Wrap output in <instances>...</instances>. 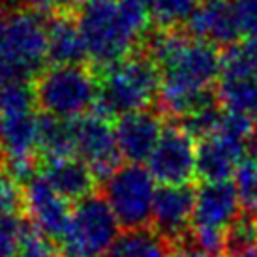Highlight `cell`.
<instances>
[{
	"label": "cell",
	"mask_w": 257,
	"mask_h": 257,
	"mask_svg": "<svg viewBox=\"0 0 257 257\" xmlns=\"http://www.w3.org/2000/svg\"><path fill=\"white\" fill-rule=\"evenodd\" d=\"M147 51L160 66L158 100L169 114L184 118L218 98L212 92L221 73L218 45L193 38L186 30L160 29Z\"/></svg>",
	"instance_id": "6da1fadb"
},
{
	"label": "cell",
	"mask_w": 257,
	"mask_h": 257,
	"mask_svg": "<svg viewBox=\"0 0 257 257\" xmlns=\"http://www.w3.org/2000/svg\"><path fill=\"white\" fill-rule=\"evenodd\" d=\"M47 23L32 8L0 12V86L29 85L42 73L49 60Z\"/></svg>",
	"instance_id": "7a4b0ae2"
},
{
	"label": "cell",
	"mask_w": 257,
	"mask_h": 257,
	"mask_svg": "<svg viewBox=\"0 0 257 257\" xmlns=\"http://www.w3.org/2000/svg\"><path fill=\"white\" fill-rule=\"evenodd\" d=\"M34 88L29 85L0 86L2 137L0 156L6 169L19 184L32 177L40 154V114L34 111Z\"/></svg>",
	"instance_id": "3957f363"
},
{
	"label": "cell",
	"mask_w": 257,
	"mask_h": 257,
	"mask_svg": "<svg viewBox=\"0 0 257 257\" xmlns=\"http://www.w3.org/2000/svg\"><path fill=\"white\" fill-rule=\"evenodd\" d=\"M162 73L149 51L132 53L111 66L100 68L96 111L105 116H122L143 111L160 96Z\"/></svg>",
	"instance_id": "277c9868"
},
{
	"label": "cell",
	"mask_w": 257,
	"mask_h": 257,
	"mask_svg": "<svg viewBox=\"0 0 257 257\" xmlns=\"http://www.w3.org/2000/svg\"><path fill=\"white\" fill-rule=\"evenodd\" d=\"M77 23L85 40L86 57L98 68L126 58L141 42L118 0H83L77 10Z\"/></svg>",
	"instance_id": "5b68a950"
},
{
	"label": "cell",
	"mask_w": 257,
	"mask_h": 257,
	"mask_svg": "<svg viewBox=\"0 0 257 257\" xmlns=\"http://www.w3.org/2000/svg\"><path fill=\"white\" fill-rule=\"evenodd\" d=\"M34 98L43 114L73 120L98 101V75L85 64H53L34 79Z\"/></svg>",
	"instance_id": "8992f818"
},
{
	"label": "cell",
	"mask_w": 257,
	"mask_h": 257,
	"mask_svg": "<svg viewBox=\"0 0 257 257\" xmlns=\"http://www.w3.org/2000/svg\"><path fill=\"white\" fill-rule=\"evenodd\" d=\"M120 236V223L103 195H88L72 208V220L60 242L62 257H101Z\"/></svg>",
	"instance_id": "52a82bcc"
},
{
	"label": "cell",
	"mask_w": 257,
	"mask_h": 257,
	"mask_svg": "<svg viewBox=\"0 0 257 257\" xmlns=\"http://www.w3.org/2000/svg\"><path fill=\"white\" fill-rule=\"evenodd\" d=\"M156 193V179L143 164L120 165L103 182V197L124 231L152 227Z\"/></svg>",
	"instance_id": "ba28073f"
},
{
	"label": "cell",
	"mask_w": 257,
	"mask_h": 257,
	"mask_svg": "<svg viewBox=\"0 0 257 257\" xmlns=\"http://www.w3.org/2000/svg\"><path fill=\"white\" fill-rule=\"evenodd\" d=\"M75 156L81 158L94 177L101 182L113 175L122 162V154L116 145L114 124L100 111H90L72 120Z\"/></svg>",
	"instance_id": "9c48e42d"
},
{
	"label": "cell",
	"mask_w": 257,
	"mask_h": 257,
	"mask_svg": "<svg viewBox=\"0 0 257 257\" xmlns=\"http://www.w3.org/2000/svg\"><path fill=\"white\" fill-rule=\"evenodd\" d=\"M147 167L162 186L190 184L197 177L195 137L182 124L165 126Z\"/></svg>",
	"instance_id": "30bf717a"
},
{
	"label": "cell",
	"mask_w": 257,
	"mask_h": 257,
	"mask_svg": "<svg viewBox=\"0 0 257 257\" xmlns=\"http://www.w3.org/2000/svg\"><path fill=\"white\" fill-rule=\"evenodd\" d=\"M257 150V143L250 137L236 132L220 128L197 145V177L203 182L231 180L236 167L250 156V150Z\"/></svg>",
	"instance_id": "8fae6325"
},
{
	"label": "cell",
	"mask_w": 257,
	"mask_h": 257,
	"mask_svg": "<svg viewBox=\"0 0 257 257\" xmlns=\"http://www.w3.org/2000/svg\"><path fill=\"white\" fill-rule=\"evenodd\" d=\"M21 188L23 208L29 214V221L60 246L72 220L73 207H70V201L64 199L40 171L21 182Z\"/></svg>",
	"instance_id": "7c38bea8"
},
{
	"label": "cell",
	"mask_w": 257,
	"mask_h": 257,
	"mask_svg": "<svg viewBox=\"0 0 257 257\" xmlns=\"http://www.w3.org/2000/svg\"><path fill=\"white\" fill-rule=\"evenodd\" d=\"M240 197L233 180L203 182L195 190V208L190 231H221L229 233L233 221L242 214Z\"/></svg>",
	"instance_id": "4fadbf2b"
},
{
	"label": "cell",
	"mask_w": 257,
	"mask_h": 257,
	"mask_svg": "<svg viewBox=\"0 0 257 257\" xmlns=\"http://www.w3.org/2000/svg\"><path fill=\"white\" fill-rule=\"evenodd\" d=\"M164 128L162 116L149 109L116 116L114 136L122 158L130 164H147Z\"/></svg>",
	"instance_id": "5bb4252c"
},
{
	"label": "cell",
	"mask_w": 257,
	"mask_h": 257,
	"mask_svg": "<svg viewBox=\"0 0 257 257\" xmlns=\"http://www.w3.org/2000/svg\"><path fill=\"white\" fill-rule=\"evenodd\" d=\"M195 208V188L192 184L160 186L154 201L152 229L169 242H177L190 235Z\"/></svg>",
	"instance_id": "9a60e30c"
},
{
	"label": "cell",
	"mask_w": 257,
	"mask_h": 257,
	"mask_svg": "<svg viewBox=\"0 0 257 257\" xmlns=\"http://www.w3.org/2000/svg\"><path fill=\"white\" fill-rule=\"evenodd\" d=\"M186 32L218 47L235 45L242 38L231 0H203L186 21Z\"/></svg>",
	"instance_id": "2e32d148"
},
{
	"label": "cell",
	"mask_w": 257,
	"mask_h": 257,
	"mask_svg": "<svg viewBox=\"0 0 257 257\" xmlns=\"http://www.w3.org/2000/svg\"><path fill=\"white\" fill-rule=\"evenodd\" d=\"M40 173L70 203H77L92 195L94 186L98 182L92 169L77 156L43 160V167Z\"/></svg>",
	"instance_id": "e0dca14e"
},
{
	"label": "cell",
	"mask_w": 257,
	"mask_h": 257,
	"mask_svg": "<svg viewBox=\"0 0 257 257\" xmlns=\"http://www.w3.org/2000/svg\"><path fill=\"white\" fill-rule=\"evenodd\" d=\"M47 36L53 64H83V60L88 58L77 17L72 14L53 15L47 23Z\"/></svg>",
	"instance_id": "ac0fdd59"
},
{
	"label": "cell",
	"mask_w": 257,
	"mask_h": 257,
	"mask_svg": "<svg viewBox=\"0 0 257 257\" xmlns=\"http://www.w3.org/2000/svg\"><path fill=\"white\" fill-rule=\"evenodd\" d=\"M173 244L156 229H126L116 238L109 257H171Z\"/></svg>",
	"instance_id": "d6986e66"
},
{
	"label": "cell",
	"mask_w": 257,
	"mask_h": 257,
	"mask_svg": "<svg viewBox=\"0 0 257 257\" xmlns=\"http://www.w3.org/2000/svg\"><path fill=\"white\" fill-rule=\"evenodd\" d=\"M40 154L43 160L75 156L72 120L40 114Z\"/></svg>",
	"instance_id": "ffe728a7"
},
{
	"label": "cell",
	"mask_w": 257,
	"mask_h": 257,
	"mask_svg": "<svg viewBox=\"0 0 257 257\" xmlns=\"http://www.w3.org/2000/svg\"><path fill=\"white\" fill-rule=\"evenodd\" d=\"M199 0H152V14L160 29H177L186 25Z\"/></svg>",
	"instance_id": "44dd1931"
},
{
	"label": "cell",
	"mask_w": 257,
	"mask_h": 257,
	"mask_svg": "<svg viewBox=\"0 0 257 257\" xmlns=\"http://www.w3.org/2000/svg\"><path fill=\"white\" fill-rule=\"evenodd\" d=\"M29 221L19 212L0 216V257H17L21 253L25 229Z\"/></svg>",
	"instance_id": "7402d4cb"
},
{
	"label": "cell",
	"mask_w": 257,
	"mask_h": 257,
	"mask_svg": "<svg viewBox=\"0 0 257 257\" xmlns=\"http://www.w3.org/2000/svg\"><path fill=\"white\" fill-rule=\"evenodd\" d=\"M233 184L240 197V203L251 210L257 201V158L248 156L236 167L233 175Z\"/></svg>",
	"instance_id": "603a6c76"
},
{
	"label": "cell",
	"mask_w": 257,
	"mask_h": 257,
	"mask_svg": "<svg viewBox=\"0 0 257 257\" xmlns=\"http://www.w3.org/2000/svg\"><path fill=\"white\" fill-rule=\"evenodd\" d=\"M257 246V220L251 212L240 214L227 233V253Z\"/></svg>",
	"instance_id": "cb8c5ba5"
},
{
	"label": "cell",
	"mask_w": 257,
	"mask_h": 257,
	"mask_svg": "<svg viewBox=\"0 0 257 257\" xmlns=\"http://www.w3.org/2000/svg\"><path fill=\"white\" fill-rule=\"evenodd\" d=\"M23 208V188L6 167H0V216L14 214Z\"/></svg>",
	"instance_id": "d4e9b609"
},
{
	"label": "cell",
	"mask_w": 257,
	"mask_h": 257,
	"mask_svg": "<svg viewBox=\"0 0 257 257\" xmlns=\"http://www.w3.org/2000/svg\"><path fill=\"white\" fill-rule=\"evenodd\" d=\"M235 8L242 36L250 38L257 32V0H231Z\"/></svg>",
	"instance_id": "484cf974"
},
{
	"label": "cell",
	"mask_w": 257,
	"mask_h": 257,
	"mask_svg": "<svg viewBox=\"0 0 257 257\" xmlns=\"http://www.w3.org/2000/svg\"><path fill=\"white\" fill-rule=\"evenodd\" d=\"M21 6L38 10L42 14H75L83 0H19Z\"/></svg>",
	"instance_id": "4316f807"
},
{
	"label": "cell",
	"mask_w": 257,
	"mask_h": 257,
	"mask_svg": "<svg viewBox=\"0 0 257 257\" xmlns=\"http://www.w3.org/2000/svg\"><path fill=\"white\" fill-rule=\"evenodd\" d=\"M171 257H212L210 253L199 248L197 244L192 240V236L188 235L184 238H180L177 242H173Z\"/></svg>",
	"instance_id": "83f0119b"
},
{
	"label": "cell",
	"mask_w": 257,
	"mask_h": 257,
	"mask_svg": "<svg viewBox=\"0 0 257 257\" xmlns=\"http://www.w3.org/2000/svg\"><path fill=\"white\" fill-rule=\"evenodd\" d=\"M225 257H257V246L236 250V251H229V253H225Z\"/></svg>",
	"instance_id": "f1b7e54d"
},
{
	"label": "cell",
	"mask_w": 257,
	"mask_h": 257,
	"mask_svg": "<svg viewBox=\"0 0 257 257\" xmlns=\"http://www.w3.org/2000/svg\"><path fill=\"white\" fill-rule=\"evenodd\" d=\"M246 43H248V45H250L251 49H253V51L257 53V32L253 34V36L248 38V40H246Z\"/></svg>",
	"instance_id": "f546056e"
},
{
	"label": "cell",
	"mask_w": 257,
	"mask_h": 257,
	"mask_svg": "<svg viewBox=\"0 0 257 257\" xmlns=\"http://www.w3.org/2000/svg\"><path fill=\"white\" fill-rule=\"evenodd\" d=\"M248 212H251V214H253V218L257 220V201H255V205L251 207V210H248Z\"/></svg>",
	"instance_id": "4dcf8cb0"
},
{
	"label": "cell",
	"mask_w": 257,
	"mask_h": 257,
	"mask_svg": "<svg viewBox=\"0 0 257 257\" xmlns=\"http://www.w3.org/2000/svg\"><path fill=\"white\" fill-rule=\"evenodd\" d=\"M0 137H2V114H0Z\"/></svg>",
	"instance_id": "1f68e13d"
},
{
	"label": "cell",
	"mask_w": 257,
	"mask_h": 257,
	"mask_svg": "<svg viewBox=\"0 0 257 257\" xmlns=\"http://www.w3.org/2000/svg\"><path fill=\"white\" fill-rule=\"evenodd\" d=\"M17 257H27V255H21V253H19V255H17Z\"/></svg>",
	"instance_id": "d6a6232c"
},
{
	"label": "cell",
	"mask_w": 257,
	"mask_h": 257,
	"mask_svg": "<svg viewBox=\"0 0 257 257\" xmlns=\"http://www.w3.org/2000/svg\"><path fill=\"white\" fill-rule=\"evenodd\" d=\"M255 81H257V73H255Z\"/></svg>",
	"instance_id": "836d02e7"
},
{
	"label": "cell",
	"mask_w": 257,
	"mask_h": 257,
	"mask_svg": "<svg viewBox=\"0 0 257 257\" xmlns=\"http://www.w3.org/2000/svg\"><path fill=\"white\" fill-rule=\"evenodd\" d=\"M201 2H203V0H201Z\"/></svg>",
	"instance_id": "e575fe53"
}]
</instances>
